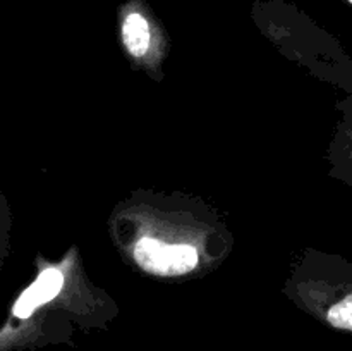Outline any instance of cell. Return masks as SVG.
Listing matches in <instances>:
<instances>
[{"instance_id": "obj_4", "label": "cell", "mask_w": 352, "mask_h": 351, "mask_svg": "<svg viewBox=\"0 0 352 351\" xmlns=\"http://www.w3.org/2000/svg\"><path fill=\"white\" fill-rule=\"evenodd\" d=\"M327 322L332 327L340 330H349L352 332V292L344 296L337 303H333L327 310Z\"/></svg>"}, {"instance_id": "obj_3", "label": "cell", "mask_w": 352, "mask_h": 351, "mask_svg": "<svg viewBox=\"0 0 352 351\" xmlns=\"http://www.w3.org/2000/svg\"><path fill=\"white\" fill-rule=\"evenodd\" d=\"M124 45L134 57H143L150 48V26L141 14H129L122 26Z\"/></svg>"}, {"instance_id": "obj_1", "label": "cell", "mask_w": 352, "mask_h": 351, "mask_svg": "<svg viewBox=\"0 0 352 351\" xmlns=\"http://www.w3.org/2000/svg\"><path fill=\"white\" fill-rule=\"evenodd\" d=\"M134 260L157 275H181L198 265V251L189 244H165L155 237H141L134 244Z\"/></svg>"}, {"instance_id": "obj_5", "label": "cell", "mask_w": 352, "mask_h": 351, "mask_svg": "<svg viewBox=\"0 0 352 351\" xmlns=\"http://www.w3.org/2000/svg\"><path fill=\"white\" fill-rule=\"evenodd\" d=\"M349 2H351V3H352V0H349Z\"/></svg>"}, {"instance_id": "obj_2", "label": "cell", "mask_w": 352, "mask_h": 351, "mask_svg": "<svg viewBox=\"0 0 352 351\" xmlns=\"http://www.w3.org/2000/svg\"><path fill=\"white\" fill-rule=\"evenodd\" d=\"M64 286V275L57 268H47L41 272L40 277L19 296V299L14 305V317L19 320L30 319L34 313V310L43 306L45 303L52 301L55 296L60 292Z\"/></svg>"}]
</instances>
